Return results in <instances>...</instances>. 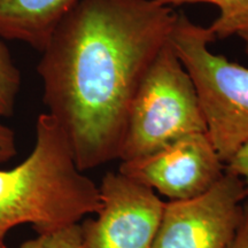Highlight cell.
Wrapping results in <instances>:
<instances>
[{
	"instance_id": "obj_1",
	"label": "cell",
	"mask_w": 248,
	"mask_h": 248,
	"mask_svg": "<svg viewBox=\"0 0 248 248\" xmlns=\"http://www.w3.org/2000/svg\"><path fill=\"white\" fill-rule=\"evenodd\" d=\"M176 17L154 0H78L55 27L37 71L80 171L119 159L135 93Z\"/></svg>"
},
{
	"instance_id": "obj_2",
	"label": "cell",
	"mask_w": 248,
	"mask_h": 248,
	"mask_svg": "<svg viewBox=\"0 0 248 248\" xmlns=\"http://www.w3.org/2000/svg\"><path fill=\"white\" fill-rule=\"evenodd\" d=\"M100 208L99 187L77 168L69 142L49 114H40L35 147L23 162L0 170V248L6 234L30 223L37 233L76 224Z\"/></svg>"
},
{
	"instance_id": "obj_3",
	"label": "cell",
	"mask_w": 248,
	"mask_h": 248,
	"mask_svg": "<svg viewBox=\"0 0 248 248\" xmlns=\"http://www.w3.org/2000/svg\"><path fill=\"white\" fill-rule=\"evenodd\" d=\"M215 37L177 14L169 42L190 74L199 97L207 135L224 164L248 141V68L215 54Z\"/></svg>"
},
{
	"instance_id": "obj_4",
	"label": "cell",
	"mask_w": 248,
	"mask_h": 248,
	"mask_svg": "<svg viewBox=\"0 0 248 248\" xmlns=\"http://www.w3.org/2000/svg\"><path fill=\"white\" fill-rule=\"evenodd\" d=\"M195 133H207L202 108L190 74L168 42L135 93L119 160L140 159Z\"/></svg>"
},
{
	"instance_id": "obj_5",
	"label": "cell",
	"mask_w": 248,
	"mask_h": 248,
	"mask_svg": "<svg viewBox=\"0 0 248 248\" xmlns=\"http://www.w3.org/2000/svg\"><path fill=\"white\" fill-rule=\"evenodd\" d=\"M247 197L243 179L225 170L204 193L166 202L153 248H226L239 228Z\"/></svg>"
},
{
	"instance_id": "obj_6",
	"label": "cell",
	"mask_w": 248,
	"mask_h": 248,
	"mask_svg": "<svg viewBox=\"0 0 248 248\" xmlns=\"http://www.w3.org/2000/svg\"><path fill=\"white\" fill-rule=\"evenodd\" d=\"M98 187L100 208L80 224L82 248H153L166 202L120 171L107 172Z\"/></svg>"
},
{
	"instance_id": "obj_7",
	"label": "cell",
	"mask_w": 248,
	"mask_h": 248,
	"mask_svg": "<svg viewBox=\"0 0 248 248\" xmlns=\"http://www.w3.org/2000/svg\"><path fill=\"white\" fill-rule=\"evenodd\" d=\"M119 171L170 201L186 200L209 190L225 164L207 133H195L140 159L121 161Z\"/></svg>"
},
{
	"instance_id": "obj_8",
	"label": "cell",
	"mask_w": 248,
	"mask_h": 248,
	"mask_svg": "<svg viewBox=\"0 0 248 248\" xmlns=\"http://www.w3.org/2000/svg\"><path fill=\"white\" fill-rule=\"evenodd\" d=\"M78 0H0V38L20 40L42 52Z\"/></svg>"
},
{
	"instance_id": "obj_9",
	"label": "cell",
	"mask_w": 248,
	"mask_h": 248,
	"mask_svg": "<svg viewBox=\"0 0 248 248\" xmlns=\"http://www.w3.org/2000/svg\"><path fill=\"white\" fill-rule=\"evenodd\" d=\"M164 7L186 4L215 5L219 11L218 17L208 27L215 39H225L248 31V0H154Z\"/></svg>"
},
{
	"instance_id": "obj_10",
	"label": "cell",
	"mask_w": 248,
	"mask_h": 248,
	"mask_svg": "<svg viewBox=\"0 0 248 248\" xmlns=\"http://www.w3.org/2000/svg\"><path fill=\"white\" fill-rule=\"evenodd\" d=\"M21 89V71L11 51L0 40V117L12 116Z\"/></svg>"
},
{
	"instance_id": "obj_11",
	"label": "cell",
	"mask_w": 248,
	"mask_h": 248,
	"mask_svg": "<svg viewBox=\"0 0 248 248\" xmlns=\"http://www.w3.org/2000/svg\"><path fill=\"white\" fill-rule=\"evenodd\" d=\"M18 248H82L80 224H71L59 230L39 233L36 238L24 241Z\"/></svg>"
},
{
	"instance_id": "obj_12",
	"label": "cell",
	"mask_w": 248,
	"mask_h": 248,
	"mask_svg": "<svg viewBox=\"0 0 248 248\" xmlns=\"http://www.w3.org/2000/svg\"><path fill=\"white\" fill-rule=\"evenodd\" d=\"M226 171L234 173L245 182L248 187V141L238 148L225 163Z\"/></svg>"
},
{
	"instance_id": "obj_13",
	"label": "cell",
	"mask_w": 248,
	"mask_h": 248,
	"mask_svg": "<svg viewBox=\"0 0 248 248\" xmlns=\"http://www.w3.org/2000/svg\"><path fill=\"white\" fill-rule=\"evenodd\" d=\"M16 154L15 133L8 126L0 123V163L7 162Z\"/></svg>"
},
{
	"instance_id": "obj_14",
	"label": "cell",
	"mask_w": 248,
	"mask_h": 248,
	"mask_svg": "<svg viewBox=\"0 0 248 248\" xmlns=\"http://www.w3.org/2000/svg\"><path fill=\"white\" fill-rule=\"evenodd\" d=\"M226 248H248V197L244 202V214L239 228Z\"/></svg>"
},
{
	"instance_id": "obj_15",
	"label": "cell",
	"mask_w": 248,
	"mask_h": 248,
	"mask_svg": "<svg viewBox=\"0 0 248 248\" xmlns=\"http://www.w3.org/2000/svg\"><path fill=\"white\" fill-rule=\"evenodd\" d=\"M240 37V39L244 42V45H245V52H246V54L248 55V31H244V32H241L238 35Z\"/></svg>"
}]
</instances>
